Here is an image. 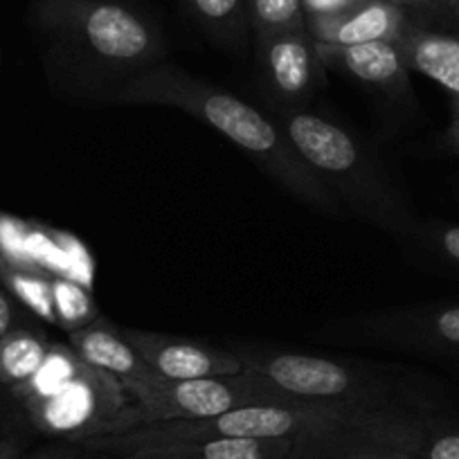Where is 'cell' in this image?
Returning <instances> with one entry per match:
<instances>
[{"mask_svg": "<svg viewBox=\"0 0 459 459\" xmlns=\"http://www.w3.org/2000/svg\"><path fill=\"white\" fill-rule=\"evenodd\" d=\"M408 448L414 459H459V426L417 414L408 432Z\"/></svg>", "mask_w": 459, "mask_h": 459, "instance_id": "23", "label": "cell"}, {"mask_svg": "<svg viewBox=\"0 0 459 459\" xmlns=\"http://www.w3.org/2000/svg\"><path fill=\"white\" fill-rule=\"evenodd\" d=\"M230 350L239 356L246 372H253L302 403L350 405L365 410L403 408L390 378L342 360L246 342H235Z\"/></svg>", "mask_w": 459, "mask_h": 459, "instance_id": "5", "label": "cell"}, {"mask_svg": "<svg viewBox=\"0 0 459 459\" xmlns=\"http://www.w3.org/2000/svg\"><path fill=\"white\" fill-rule=\"evenodd\" d=\"M313 439H210L140 450L120 459H299Z\"/></svg>", "mask_w": 459, "mask_h": 459, "instance_id": "15", "label": "cell"}, {"mask_svg": "<svg viewBox=\"0 0 459 459\" xmlns=\"http://www.w3.org/2000/svg\"><path fill=\"white\" fill-rule=\"evenodd\" d=\"M423 25L419 16L387 0H363L351 10L329 19L307 23L308 34L326 46H360L374 41H394L414 28Z\"/></svg>", "mask_w": 459, "mask_h": 459, "instance_id": "12", "label": "cell"}, {"mask_svg": "<svg viewBox=\"0 0 459 459\" xmlns=\"http://www.w3.org/2000/svg\"><path fill=\"white\" fill-rule=\"evenodd\" d=\"M68 344L83 363L115 377L122 387L147 381L156 374L125 338L122 329L110 325L106 317H97L91 325L70 331Z\"/></svg>", "mask_w": 459, "mask_h": 459, "instance_id": "14", "label": "cell"}, {"mask_svg": "<svg viewBox=\"0 0 459 459\" xmlns=\"http://www.w3.org/2000/svg\"><path fill=\"white\" fill-rule=\"evenodd\" d=\"M100 100L108 104H153L185 110L241 149L264 174L299 203L320 214H342L338 198L295 152L280 122L183 68L158 64L106 91Z\"/></svg>", "mask_w": 459, "mask_h": 459, "instance_id": "1", "label": "cell"}, {"mask_svg": "<svg viewBox=\"0 0 459 459\" xmlns=\"http://www.w3.org/2000/svg\"><path fill=\"white\" fill-rule=\"evenodd\" d=\"M401 50L412 73L439 83L450 97H459V34L414 25L401 39Z\"/></svg>", "mask_w": 459, "mask_h": 459, "instance_id": "16", "label": "cell"}, {"mask_svg": "<svg viewBox=\"0 0 459 459\" xmlns=\"http://www.w3.org/2000/svg\"><path fill=\"white\" fill-rule=\"evenodd\" d=\"M52 307H55L56 325L68 333L100 317L91 290L73 277L52 275Z\"/></svg>", "mask_w": 459, "mask_h": 459, "instance_id": "21", "label": "cell"}, {"mask_svg": "<svg viewBox=\"0 0 459 459\" xmlns=\"http://www.w3.org/2000/svg\"><path fill=\"white\" fill-rule=\"evenodd\" d=\"M387 3H394V5L403 7V10L412 12L414 16L421 19V23L428 28V21H430L432 12L439 5V0H387Z\"/></svg>", "mask_w": 459, "mask_h": 459, "instance_id": "28", "label": "cell"}, {"mask_svg": "<svg viewBox=\"0 0 459 459\" xmlns=\"http://www.w3.org/2000/svg\"><path fill=\"white\" fill-rule=\"evenodd\" d=\"M23 448L14 439H0V459H21Z\"/></svg>", "mask_w": 459, "mask_h": 459, "instance_id": "30", "label": "cell"}, {"mask_svg": "<svg viewBox=\"0 0 459 459\" xmlns=\"http://www.w3.org/2000/svg\"><path fill=\"white\" fill-rule=\"evenodd\" d=\"M441 143L459 156V115H450V125L441 135Z\"/></svg>", "mask_w": 459, "mask_h": 459, "instance_id": "29", "label": "cell"}, {"mask_svg": "<svg viewBox=\"0 0 459 459\" xmlns=\"http://www.w3.org/2000/svg\"><path fill=\"white\" fill-rule=\"evenodd\" d=\"M122 333L144 363L165 378H221L246 372L235 351L212 347L201 340L140 329H122Z\"/></svg>", "mask_w": 459, "mask_h": 459, "instance_id": "10", "label": "cell"}, {"mask_svg": "<svg viewBox=\"0 0 459 459\" xmlns=\"http://www.w3.org/2000/svg\"><path fill=\"white\" fill-rule=\"evenodd\" d=\"M129 405L115 421L113 432L183 419H207L244 405L302 403L284 394L253 372L221 378H165L153 374L147 381L125 387Z\"/></svg>", "mask_w": 459, "mask_h": 459, "instance_id": "6", "label": "cell"}, {"mask_svg": "<svg viewBox=\"0 0 459 459\" xmlns=\"http://www.w3.org/2000/svg\"><path fill=\"white\" fill-rule=\"evenodd\" d=\"M277 122L340 205L399 239L417 237L412 207L359 135L308 108L280 110Z\"/></svg>", "mask_w": 459, "mask_h": 459, "instance_id": "3", "label": "cell"}, {"mask_svg": "<svg viewBox=\"0 0 459 459\" xmlns=\"http://www.w3.org/2000/svg\"><path fill=\"white\" fill-rule=\"evenodd\" d=\"M372 340L401 350L459 359V302L385 311L365 322Z\"/></svg>", "mask_w": 459, "mask_h": 459, "instance_id": "9", "label": "cell"}, {"mask_svg": "<svg viewBox=\"0 0 459 459\" xmlns=\"http://www.w3.org/2000/svg\"><path fill=\"white\" fill-rule=\"evenodd\" d=\"M257 56L264 88L280 110L307 108L308 101L326 83V68L308 30L259 39Z\"/></svg>", "mask_w": 459, "mask_h": 459, "instance_id": "8", "label": "cell"}, {"mask_svg": "<svg viewBox=\"0 0 459 459\" xmlns=\"http://www.w3.org/2000/svg\"><path fill=\"white\" fill-rule=\"evenodd\" d=\"M21 325H25L23 308H21V304L7 293L5 286L0 284V340Z\"/></svg>", "mask_w": 459, "mask_h": 459, "instance_id": "26", "label": "cell"}, {"mask_svg": "<svg viewBox=\"0 0 459 459\" xmlns=\"http://www.w3.org/2000/svg\"><path fill=\"white\" fill-rule=\"evenodd\" d=\"M363 0H302L304 14H307V23L320 19H329V16H338L342 12L351 10Z\"/></svg>", "mask_w": 459, "mask_h": 459, "instance_id": "25", "label": "cell"}, {"mask_svg": "<svg viewBox=\"0 0 459 459\" xmlns=\"http://www.w3.org/2000/svg\"><path fill=\"white\" fill-rule=\"evenodd\" d=\"M317 43V41H316ZM317 52L325 68L340 70L350 77L377 88L378 92L399 104H414L410 65L405 61L401 43L374 41L360 46H326L317 43Z\"/></svg>", "mask_w": 459, "mask_h": 459, "instance_id": "11", "label": "cell"}, {"mask_svg": "<svg viewBox=\"0 0 459 459\" xmlns=\"http://www.w3.org/2000/svg\"><path fill=\"white\" fill-rule=\"evenodd\" d=\"M248 3L250 32L255 41L271 34L307 30V14L302 0H246Z\"/></svg>", "mask_w": 459, "mask_h": 459, "instance_id": "22", "label": "cell"}, {"mask_svg": "<svg viewBox=\"0 0 459 459\" xmlns=\"http://www.w3.org/2000/svg\"><path fill=\"white\" fill-rule=\"evenodd\" d=\"M396 410L405 408L365 410L329 403L244 405L216 417L149 423L115 435L92 437L77 446L92 453H110L122 457L140 450L210 439H313L335 432L368 430L378 426Z\"/></svg>", "mask_w": 459, "mask_h": 459, "instance_id": "4", "label": "cell"}, {"mask_svg": "<svg viewBox=\"0 0 459 459\" xmlns=\"http://www.w3.org/2000/svg\"><path fill=\"white\" fill-rule=\"evenodd\" d=\"M0 284L5 286L7 293L21 307H25L41 320L56 325L55 307H52V275L0 262Z\"/></svg>", "mask_w": 459, "mask_h": 459, "instance_id": "20", "label": "cell"}, {"mask_svg": "<svg viewBox=\"0 0 459 459\" xmlns=\"http://www.w3.org/2000/svg\"><path fill=\"white\" fill-rule=\"evenodd\" d=\"M83 360L79 359L77 351L64 342H52L50 351H48L46 360L41 363V368L32 374L28 383H23L21 387L12 390V396L19 401V405L23 410L32 408V405L41 403V401L50 399L56 392L64 390L83 368Z\"/></svg>", "mask_w": 459, "mask_h": 459, "instance_id": "18", "label": "cell"}, {"mask_svg": "<svg viewBox=\"0 0 459 459\" xmlns=\"http://www.w3.org/2000/svg\"><path fill=\"white\" fill-rule=\"evenodd\" d=\"M417 237L426 241L428 248L444 259L450 266L459 268V225L457 223H432L419 225Z\"/></svg>", "mask_w": 459, "mask_h": 459, "instance_id": "24", "label": "cell"}, {"mask_svg": "<svg viewBox=\"0 0 459 459\" xmlns=\"http://www.w3.org/2000/svg\"><path fill=\"white\" fill-rule=\"evenodd\" d=\"M450 115H459V97H450Z\"/></svg>", "mask_w": 459, "mask_h": 459, "instance_id": "31", "label": "cell"}, {"mask_svg": "<svg viewBox=\"0 0 459 459\" xmlns=\"http://www.w3.org/2000/svg\"><path fill=\"white\" fill-rule=\"evenodd\" d=\"M52 342L30 325L16 326L0 340V385L16 390L32 378L50 351Z\"/></svg>", "mask_w": 459, "mask_h": 459, "instance_id": "17", "label": "cell"}, {"mask_svg": "<svg viewBox=\"0 0 459 459\" xmlns=\"http://www.w3.org/2000/svg\"><path fill=\"white\" fill-rule=\"evenodd\" d=\"M192 19L223 46L237 48L250 32L246 0H185Z\"/></svg>", "mask_w": 459, "mask_h": 459, "instance_id": "19", "label": "cell"}, {"mask_svg": "<svg viewBox=\"0 0 459 459\" xmlns=\"http://www.w3.org/2000/svg\"><path fill=\"white\" fill-rule=\"evenodd\" d=\"M414 417L417 414L410 410H396L368 430L317 437L299 459H414L408 448V432Z\"/></svg>", "mask_w": 459, "mask_h": 459, "instance_id": "13", "label": "cell"}, {"mask_svg": "<svg viewBox=\"0 0 459 459\" xmlns=\"http://www.w3.org/2000/svg\"><path fill=\"white\" fill-rule=\"evenodd\" d=\"M428 28H444L441 32L459 34V0H439L428 21Z\"/></svg>", "mask_w": 459, "mask_h": 459, "instance_id": "27", "label": "cell"}, {"mask_svg": "<svg viewBox=\"0 0 459 459\" xmlns=\"http://www.w3.org/2000/svg\"><path fill=\"white\" fill-rule=\"evenodd\" d=\"M34 23L86 86L110 91L165 59L158 25L126 0H39Z\"/></svg>", "mask_w": 459, "mask_h": 459, "instance_id": "2", "label": "cell"}, {"mask_svg": "<svg viewBox=\"0 0 459 459\" xmlns=\"http://www.w3.org/2000/svg\"><path fill=\"white\" fill-rule=\"evenodd\" d=\"M126 405L129 396L117 378L83 365L64 390L28 408L25 414L34 430L82 444L92 437L110 435Z\"/></svg>", "mask_w": 459, "mask_h": 459, "instance_id": "7", "label": "cell"}]
</instances>
